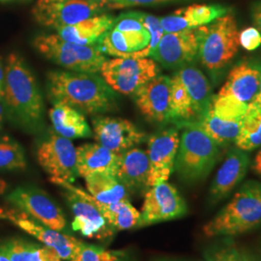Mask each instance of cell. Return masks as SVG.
<instances>
[{
	"label": "cell",
	"mask_w": 261,
	"mask_h": 261,
	"mask_svg": "<svg viewBox=\"0 0 261 261\" xmlns=\"http://www.w3.org/2000/svg\"><path fill=\"white\" fill-rule=\"evenodd\" d=\"M48 99L65 103L85 114L111 112L117 106V95L101 75L72 71H50L47 75Z\"/></svg>",
	"instance_id": "6da1fadb"
},
{
	"label": "cell",
	"mask_w": 261,
	"mask_h": 261,
	"mask_svg": "<svg viewBox=\"0 0 261 261\" xmlns=\"http://www.w3.org/2000/svg\"><path fill=\"white\" fill-rule=\"evenodd\" d=\"M5 107L10 119L28 132L44 125V101L35 75L21 56L11 54L4 69Z\"/></svg>",
	"instance_id": "7a4b0ae2"
},
{
	"label": "cell",
	"mask_w": 261,
	"mask_h": 261,
	"mask_svg": "<svg viewBox=\"0 0 261 261\" xmlns=\"http://www.w3.org/2000/svg\"><path fill=\"white\" fill-rule=\"evenodd\" d=\"M261 226V182L249 180L232 198L206 223V237H233Z\"/></svg>",
	"instance_id": "3957f363"
},
{
	"label": "cell",
	"mask_w": 261,
	"mask_h": 261,
	"mask_svg": "<svg viewBox=\"0 0 261 261\" xmlns=\"http://www.w3.org/2000/svg\"><path fill=\"white\" fill-rule=\"evenodd\" d=\"M182 135L174 170L188 183L205 179L220 157V146L196 123H187ZM181 127V128H182Z\"/></svg>",
	"instance_id": "277c9868"
},
{
	"label": "cell",
	"mask_w": 261,
	"mask_h": 261,
	"mask_svg": "<svg viewBox=\"0 0 261 261\" xmlns=\"http://www.w3.org/2000/svg\"><path fill=\"white\" fill-rule=\"evenodd\" d=\"M200 31L197 58L211 73L223 71L237 55L239 30L231 12L207 25L198 27Z\"/></svg>",
	"instance_id": "5b68a950"
},
{
	"label": "cell",
	"mask_w": 261,
	"mask_h": 261,
	"mask_svg": "<svg viewBox=\"0 0 261 261\" xmlns=\"http://www.w3.org/2000/svg\"><path fill=\"white\" fill-rule=\"evenodd\" d=\"M33 44L42 56L72 72L96 74L107 60L98 44L77 45L67 42L57 34L40 35Z\"/></svg>",
	"instance_id": "8992f818"
},
{
	"label": "cell",
	"mask_w": 261,
	"mask_h": 261,
	"mask_svg": "<svg viewBox=\"0 0 261 261\" xmlns=\"http://www.w3.org/2000/svg\"><path fill=\"white\" fill-rule=\"evenodd\" d=\"M50 181L64 190L65 197L74 215L72 228L84 237L107 241L112 239L116 229L103 217L95 205L93 197L83 189L62 180Z\"/></svg>",
	"instance_id": "52a82bcc"
},
{
	"label": "cell",
	"mask_w": 261,
	"mask_h": 261,
	"mask_svg": "<svg viewBox=\"0 0 261 261\" xmlns=\"http://www.w3.org/2000/svg\"><path fill=\"white\" fill-rule=\"evenodd\" d=\"M111 9L110 0H38L32 8V15L39 24L56 30Z\"/></svg>",
	"instance_id": "ba28073f"
},
{
	"label": "cell",
	"mask_w": 261,
	"mask_h": 261,
	"mask_svg": "<svg viewBox=\"0 0 261 261\" xmlns=\"http://www.w3.org/2000/svg\"><path fill=\"white\" fill-rule=\"evenodd\" d=\"M100 73L112 90L133 95L143 84L157 76L160 68L154 59L148 57H116L107 59Z\"/></svg>",
	"instance_id": "9c48e42d"
},
{
	"label": "cell",
	"mask_w": 261,
	"mask_h": 261,
	"mask_svg": "<svg viewBox=\"0 0 261 261\" xmlns=\"http://www.w3.org/2000/svg\"><path fill=\"white\" fill-rule=\"evenodd\" d=\"M36 154L39 165L50 179L73 184L79 177L76 150L71 140L50 133L39 142Z\"/></svg>",
	"instance_id": "30bf717a"
},
{
	"label": "cell",
	"mask_w": 261,
	"mask_h": 261,
	"mask_svg": "<svg viewBox=\"0 0 261 261\" xmlns=\"http://www.w3.org/2000/svg\"><path fill=\"white\" fill-rule=\"evenodd\" d=\"M7 200L17 210L53 229L64 231L67 226L61 208L45 191L37 187H18L7 196Z\"/></svg>",
	"instance_id": "8fae6325"
},
{
	"label": "cell",
	"mask_w": 261,
	"mask_h": 261,
	"mask_svg": "<svg viewBox=\"0 0 261 261\" xmlns=\"http://www.w3.org/2000/svg\"><path fill=\"white\" fill-rule=\"evenodd\" d=\"M188 206L175 187L168 181L150 187L145 192L140 212V227L182 218Z\"/></svg>",
	"instance_id": "7c38bea8"
},
{
	"label": "cell",
	"mask_w": 261,
	"mask_h": 261,
	"mask_svg": "<svg viewBox=\"0 0 261 261\" xmlns=\"http://www.w3.org/2000/svg\"><path fill=\"white\" fill-rule=\"evenodd\" d=\"M199 36V28L165 33L150 57L167 69L189 65L197 58Z\"/></svg>",
	"instance_id": "4fadbf2b"
},
{
	"label": "cell",
	"mask_w": 261,
	"mask_h": 261,
	"mask_svg": "<svg viewBox=\"0 0 261 261\" xmlns=\"http://www.w3.org/2000/svg\"><path fill=\"white\" fill-rule=\"evenodd\" d=\"M92 128L95 140L118 155L146 140L144 132L128 119L120 117H94Z\"/></svg>",
	"instance_id": "5bb4252c"
},
{
	"label": "cell",
	"mask_w": 261,
	"mask_h": 261,
	"mask_svg": "<svg viewBox=\"0 0 261 261\" xmlns=\"http://www.w3.org/2000/svg\"><path fill=\"white\" fill-rule=\"evenodd\" d=\"M179 142L177 127L160 130L150 137L146 151L149 161V188L168 181L172 174Z\"/></svg>",
	"instance_id": "9a60e30c"
},
{
	"label": "cell",
	"mask_w": 261,
	"mask_h": 261,
	"mask_svg": "<svg viewBox=\"0 0 261 261\" xmlns=\"http://www.w3.org/2000/svg\"><path fill=\"white\" fill-rule=\"evenodd\" d=\"M5 219L36 238L41 244L54 249L63 260H70L79 252L84 242L75 237L53 229L45 224H41L28 215L19 210H10L5 212Z\"/></svg>",
	"instance_id": "2e32d148"
},
{
	"label": "cell",
	"mask_w": 261,
	"mask_h": 261,
	"mask_svg": "<svg viewBox=\"0 0 261 261\" xmlns=\"http://www.w3.org/2000/svg\"><path fill=\"white\" fill-rule=\"evenodd\" d=\"M249 166L250 157L246 151L237 147L228 151L209 189V206L217 205L231 195L246 176Z\"/></svg>",
	"instance_id": "e0dca14e"
},
{
	"label": "cell",
	"mask_w": 261,
	"mask_h": 261,
	"mask_svg": "<svg viewBox=\"0 0 261 261\" xmlns=\"http://www.w3.org/2000/svg\"><path fill=\"white\" fill-rule=\"evenodd\" d=\"M170 77L158 75L133 94L136 105L148 121L169 122Z\"/></svg>",
	"instance_id": "ac0fdd59"
},
{
	"label": "cell",
	"mask_w": 261,
	"mask_h": 261,
	"mask_svg": "<svg viewBox=\"0 0 261 261\" xmlns=\"http://www.w3.org/2000/svg\"><path fill=\"white\" fill-rule=\"evenodd\" d=\"M260 79V62L244 60L230 70L218 94L231 96L249 106L258 94Z\"/></svg>",
	"instance_id": "d6986e66"
},
{
	"label": "cell",
	"mask_w": 261,
	"mask_h": 261,
	"mask_svg": "<svg viewBox=\"0 0 261 261\" xmlns=\"http://www.w3.org/2000/svg\"><path fill=\"white\" fill-rule=\"evenodd\" d=\"M116 176L130 194L145 193L149 189V161L146 151L133 147L119 154Z\"/></svg>",
	"instance_id": "ffe728a7"
},
{
	"label": "cell",
	"mask_w": 261,
	"mask_h": 261,
	"mask_svg": "<svg viewBox=\"0 0 261 261\" xmlns=\"http://www.w3.org/2000/svg\"><path fill=\"white\" fill-rule=\"evenodd\" d=\"M149 43L150 34L147 29L120 31L112 28L100 38L98 46L105 55L126 58L146 48Z\"/></svg>",
	"instance_id": "44dd1931"
},
{
	"label": "cell",
	"mask_w": 261,
	"mask_h": 261,
	"mask_svg": "<svg viewBox=\"0 0 261 261\" xmlns=\"http://www.w3.org/2000/svg\"><path fill=\"white\" fill-rule=\"evenodd\" d=\"M75 150L79 176L84 178L96 172H109L116 175L118 154L99 143H85Z\"/></svg>",
	"instance_id": "7402d4cb"
},
{
	"label": "cell",
	"mask_w": 261,
	"mask_h": 261,
	"mask_svg": "<svg viewBox=\"0 0 261 261\" xmlns=\"http://www.w3.org/2000/svg\"><path fill=\"white\" fill-rule=\"evenodd\" d=\"M49 118L56 134L68 140L87 139L93 136L84 113L65 103H54Z\"/></svg>",
	"instance_id": "603a6c76"
},
{
	"label": "cell",
	"mask_w": 261,
	"mask_h": 261,
	"mask_svg": "<svg viewBox=\"0 0 261 261\" xmlns=\"http://www.w3.org/2000/svg\"><path fill=\"white\" fill-rule=\"evenodd\" d=\"M114 19L112 15L102 14L73 25L58 28L56 31L57 35L67 42L92 46L98 44L100 38L112 28Z\"/></svg>",
	"instance_id": "cb8c5ba5"
},
{
	"label": "cell",
	"mask_w": 261,
	"mask_h": 261,
	"mask_svg": "<svg viewBox=\"0 0 261 261\" xmlns=\"http://www.w3.org/2000/svg\"><path fill=\"white\" fill-rule=\"evenodd\" d=\"M176 74L190 95L196 112V121L211 107L214 96L211 85L205 75L195 66H183L178 70Z\"/></svg>",
	"instance_id": "d4e9b609"
},
{
	"label": "cell",
	"mask_w": 261,
	"mask_h": 261,
	"mask_svg": "<svg viewBox=\"0 0 261 261\" xmlns=\"http://www.w3.org/2000/svg\"><path fill=\"white\" fill-rule=\"evenodd\" d=\"M84 180L88 193L102 203L130 201L129 191L115 174L96 172L84 177Z\"/></svg>",
	"instance_id": "484cf974"
},
{
	"label": "cell",
	"mask_w": 261,
	"mask_h": 261,
	"mask_svg": "<svg viewBox=\"0 0 261 261\" xmlns=\"http://www.w3.org/2000/svg\"><path fill=\"white\" fill-rule=\"evenodd\" d=\"M243 120L244 118L236 120L222 118L215 114L210 107L196 122L191 123H196L220 147H225L230 143H235L242 129Z\"/></svg>",
	"instance_id": "4316f807"
},
{
	"label": "cell",
	"mask_w": 261,
	"mask_h": 261,
	"mask_svg": "<svg viewBox=\"0 0 261 261\" xmlns=\"http://www.w3.org/2000/svg\"><path fill=\"white\" fill-rule=\"evenodd\" d=\"M196 112L186 87L175 73L170 77L169 121L174 122L177 128L187 123L196 121Z\"/></svg>",
	"instance_id": "83f0119b"
},
{
	"label": "cell",
	"mask_w": 261,
	"mask_h": 261,
	"mask_svg": "<svg viewBox=\"0 0 261 261\" xmlns=\"http://www.w3.org/2000/svg\"><path fill=\"white\" fill-rule=\"evenodd\" d=\"M93 201L107 221L116 230L140 228V212L136 207L132 205L130 201L102 203L94 197Z\"/></svg>",
	"instance_id": "f1b7e54d"
},
{
	"label": "cell",
	"mask_w": 261,
	"mask_h": 261,
	"mask_svg": "<svg viewBox=\"0 0 261 261\" xmlns=\"http://www.w3.org/2000/svg\"><path fill=\"white\" fill-rule=\"evenodd\" d=\"M190 28L207 25L230 12V8L220 4H194L177 10Z\"/></svg>",
	"instance_id": "f546056e"
},
{
	"label": "cell",
	"mask_w": 261,
	"mask_h": 261,
	"mask_svg": "<svg viewBox=\"0 0 261 261\" xmlns=\"http://www.w3.org/2000/svg\"><path fill=\"white\" fill-rule=\"evenodd\" d=\"M25 168L27 159L22 146L8 136L0 137V170H22Z\"/></svg>",
	"instance_id": "4dcf8cb0"
},
{
	"label": "cell",
	"mask_w": 261,
	"mask_h": 261,
	"mask_svg": "<svg viewBox=\"0 0 261 261\" xmlns=\"http://www.w3.org/2000/svg\"><path fill=\"white\" fill-rule=\"evenodd\" d=\"M237 148L246 152L261 146V112L245 114L242 129L235 140Z\"/></svg>",
	"instance_id": "1f68e13d"
},
{
	"label": "cell",
	"mask_w": 261,
	"mask_h": 261,
	"mask_svg": "<svg viewBox=\"0 0 261 261\" xmlns=\"http://www.w3.org/2000/svg\"><path fill=\"white\" fill-rule=\"evenodd\" d=\"M211 110L218 116L224 119H243L248 110V105L236 100L228 95L217 94L213 96Z\"/></svg>",
	"instance_id": "d6a6232c"
},
{
	"label": "cell",
	"mask_w": 261,
	"mask_h": 261,
	"mask_svg": "<svg viewBox=\"0 0 261 261\" xmlns=\"http://www.w3.org/2000/svg\"><path fill=\"white\" fill-rule=\"evenodd\" d=\"M204 261H244L242 252L230 237L208 246L203 252Z\"/></svg>",
	"instance_id": "836d02e7"
},
{
	"label": "cell",
	"mask_w": 261,
	"mask_h": 261,
	"mask_svg": "<svg viewBox=\"0 0 261 261\" xmlns=\"http://www.w3.org/2000/svg\"><path fill=\"white\" fill-rule=\"evenodd\" d=\"M120 253L84 243L75 256L69 261H118Z\"/></svg>",
	"instance_id": "e575fe53"
},
{
	"label": "cell",
	"mask_w": 261,
	"mask_h": 261,
	"mask_svg": "<svg viewBox=\"0 0 261 261\" xmlns=\"http://www.w3.org/2000/svg\"><path fill=\"white\" fill-rule=\"evenodd\" d=\"M25 261H63L57 252L45 245L28 242Z\"/></svg>",
	"instance_id": "d590c367"
},
{
	"label": "cell",
	"mask_w": 261,
	"mask_h": 261,
	"mask_svg": "<svg viewBox=\"0 0 261 261\" xmlns=\"http://www.w3.org/2000/svg\"><path fill=\"white\" fill-rule=\"evenodd\" d=\"M239 43L246 50L252 51L261 46V34L256 28H245L239 32Z\"/></svg>",
	"instance_id": "8d00e7d4"
},
{
	"label": "cell",
	"mask_w": 261,
	"mask_h": 261,
	"mask_svg": "<svg viewBox=\"0 0 261 261\" xmlns=\"http://www.w3.org/2000/svg\"><path fill=\"white\" fill-rule=\"evenodd\" d=\"M160 22L165 33L178 32L190 28L186 19H184L183 16H181L177 11H175L171 15L160 18Z\"/></svg>",
	"instance_id": "74e56055"
},
{
	"label": "cell",
	"mask_w": 261,
	"mask_h": 261,
	"mask_svg": "<svg viewBox=\"0 0 261 261\" xmlns=\"http://www.w3.org/2000/svg\"><path fill=\"white\" fill-rule=\"evenodd\" d=\"M112 9H122L133 6H147L159 3L168 2L170 0H110Z\"/></svg>",
	"instance_id": "f35d334b"
},
{
	"label": "cell",
	"mask_w": 261,
	"mask_h": 261,
	"mask_svg": "<svg viewBox=\"0 0 261 261\" xmlns=\"http://www.w3.org/2000/svg\"><path fill=\"white\" fill-rule=\"evenodd\" d=\"M252 22L254 23V28H257L261 34V0L253 2L251 8Z\"/></svg>",
	"instance_id": "ab89813d"
},
{
	"label": "cell",
	"mask_w": 261,
	"mask_h": 261,
	"mask_svg": "<svg viewBox=\"0 0 261 261\" xmlns=\"http://www.w3.org/2000/svg\"><path fill=\"white\" fill-rule=\"evenodd\" d=\"M258 112H261V79L258 94L252 103L248 106V110L246 112V114H255Z\"/></svg>",
	"instance_id": "60d3db41"
},
{
	"label": "cell",
	"mask_w": 261,
	"mask_h": 261,
	"mask_svg": "<svg viewBox=\"0 0 261 261\" xmlns=\"http://www.w3.org/2000/svg\"><path fill=\"white\" fill-rule=\"evenodd\" d=\"M252 170L255 172L256 175L261 177V149L255 155L253 163H252Z\"/></svg>",
	"instance_id": "b9f144b4"
},
{
	"label": "cell",
	"mask_w": 261,
	"mask_h": 261,
	"mask_svg": "<svg viewBox=\"0 0 261 261\" xmlns=\"http://www.w3.org/2000/svg\"><path fill=\"white\" fill-rule=\"evenodd\" d=\"M242 252L243 259L244 261H261L260 254L257 255L255 253H252L250 251L243 250Z\"/></svg>",
	"instance_id": "7bdbcfd3"
},
{
	"label": "cell",
	"mask_w": 261,
	"mask_h": 261,
	"mask_svg": "<svg viewBox=\"0 0 261 261\" xmlns=\"http://www.w3.org/2000/svg\"><path fill=\"white\" fill-rule=\"evenodd\" d=\"M4 77H5L4 70L0 63V101H3V97H4Z\"/></svg>",
	"instance_id": "ee69618b"
},
{
	"label": "cell",
	"mask_w": 261,
	"mask_h": 261,
	"mask_svg": "<svg viewBox=\"0 0 261 261\" xmlns=\"http://www.w3.org/2000/svg\"><path fill=\"white\" fill-rule=\"evenodd\" d=\"M2 101H0V132L2 130V125H3V117H4V110L3 106L1 103Z\"/></svg>",
	"instance_id": "f6af8a7d"
},
{
	"label": "cell",
	"mask_w": 261,
	"mask_h": 261,
	"mask_svg": "<svg viewBox=\"0 0 261 261\" xmlns=\"http://www.w3.org/2000/svg\"><path fill=\"white\" fill-rule=\"evenodd\" d=\"M6 189H7V183L4 180L0 179V195L3 194L6 191Z\"/></svg>",
	"instance_id": "bcb514c9"
},
{
	"label": "cell",
	"mask_w": 261,
	"mask_h": 261,
	"mask_svg": "<svg viewBox=\"0 0 261 261\" xmlns=\"http://www.w3.org/2000/svg\"><path fill=\"white\" fill-rule=\"evenodd\" d=\"M118 261H134L130 259V257L128 256V254L127 253H123L121 252L120 253V257H119V260Z\"/></svg>",
	"instance_id": "7dc6e473"
},
{
	"label": "cell",
	"mask_w": 261,
	"mask_h": 261,
	"mask_svg": "<svg viewBox=\"0 0 261 261\" xmlns=\"http://www.w3.org/2000/svg\"><path fill=\"white\" fill-rule=\"evenodd\" d=\"M154 261H184L180 260V259H174V258H159L157 260Z\"/></svg>",
	"instance_id": "c3c4849f"
},
{
	"label": "cell",
	"mask_w": 261,
	"mask_h": 261,
	"mask_svg": "<svg viewBox=\"0 0 261 261\" xmlns=\"http://www.w3.org/2000/svg\"><path fill=\"white\" fill-rule=\"evenodd\" d=\"M0 218H5V211L0 208Z\"/></svg>",
	"instance_id": "681fc988"
},
{
	"label": "cell",
	"mask_w": 261,
	"mask_h": 261,
	"mask_svg": "<svg viewBox=\"0 0 261 261\" xmlns=\"http://www.w3.org/2000/svg\"><path fill=\"white\" fill-rule=\"evenodd\" d=\"M0 261H10L7 257H5L4 255L0 254Z\"/></svg>",
	"instance_id": "f907efd6"
},
{
	"label": "cell",
	"mask_w": 261,
	"mask_h": 261,
	"mask_svg": "<svg viewBox=\"0 0 261 261\" xmlns=\"http://www.w3.org/2000/svg\"><path fill=\"white\" fill-rule=\"evenodd\" d=\"M259 252H260V256H261V241H260V245H259Z\"/></svg>",
	"instance_id": "816d5d0a"
},
{
	"label": "cell",
	"mask_w": 261,
	"mask_h": 261,
	"mask_svg": "<svg viewBox=\"0 0 261 261\" xmlns=\"http://www.w3.org/2000/svg\"><path fill=\"white\" fill-rule=\"evenodd\" d=\"M0 1H11V0H0Z\"/></svg>",
	"instance_id": "f5cc1de1"
},
{
	"label": "cell",
	"mask_w": 261,
	"mask_h": 261,
	"mask_svg": "<svg viewBox=\"0 0 261 261\" xmlns=\"http://www.w3.org/2000/svg\"><path fill=\"white\" fill-rule=\"evenodd\" d=\"M170 1H172V0H170Z\"/></svg>",
	"instance_id": "db71d44e"
}]
</instances>
